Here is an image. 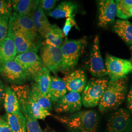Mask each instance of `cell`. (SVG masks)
I'll use <instances>...</instances> for the list:
<instances>
[{"label": "cell", "instance_id": "7402d4cb", "mask_svg": "<svg viewBox=\"0 0 132 132\" xmlns=\"http://www.w3.org/2000/svg\"><path fill=\"white\" fill-rule=\"evenodd\" d=\"M114 31L127 44H132V24L127 20H117Z\"/></svg>", "mask_w": 132, "mask_h": 132}, {"label": "cell", "instance_id": "8d00e7d4", "mask_svg": "<svg viewBox=\"0 0 132 132\" xmlns=\"http://www.w3.org/2000/svg\"><path fill=\"white\" fill-rule=\"evenodd\" d=\"M130 50H131V52H132V45L131 46V47H130Z\"/></svg>", "mask_w": 132, "mask_h": 132}, {"label": "cell", "instance_id": "603a6c76", "mask_svg": "<svg viewBox=\"0 0 132 132\" xmlns=\"http://www.w3.org/2000/svg\"><path fill=\"white\" fill-rule=\"evenodd\" d=\"M5 120L12 132H27L26 119L23 113H6Z\"/></svg>", "mask_w": 132, "mask_h": 132}, {"label": "cell", "instance_id": "8fae6325", "mask_svg": "<svg viewBox=\"0 0 132 132\" xmlns=\"http://www.w3.org/2000/svg\"><path fill=\"white\" fill-rule=\"evenodd\" d=\"M0 75L6 80L15 83H23L28 79L24 70L14 60L1 64Z\"/></svg>", "mask_w": 132, "mask_h": 132}, {"label": "cell", "instance_id": "6da1fadb", "mask_svg": "<svg viewBox=\"0 0 132 132\" xmlns=\"http://www.w3.org/2000/svg\"><path fill=\"white\" fill-rule=\"evenodd\" d=\"M126 77L116 81L110 80L99 104L101 113L115 110L125 99L127 88Z\"/></svg>", "mask_w": 132, "mask_h": 132}, {"label": "cell", "instance_id": "f546056e", "mask_svg": "<svg viewBox=\"0 0 132 132\" xmlns=\"http://www.w3.org/2000/svg\"><path fill=\"white\" fill-rule=\"evenodd\" d=\"M12 6L11 1L0 0V15L10 17Z\"/></svg>", "mask_w": 132, "mask_h": 132}, {"label": "cell", "instance_id": "52a82bcc", "mask_svg": "<svg viewBox=\"0 0 132 132\" xmlns=\"http://www.w3.org/2000/svg\"><path fill=\"white\" fill-rule=\"evenodd\" d=\"M105 65L111 80L116 81L126 77L132 71V66L129 60L120 59L107 54Z\"/></svg>", "mask_w": 132, "mask_h": 132}, {"label": "cell", "instance_id": "4fadbf2b", "mask_svg": "<svg viewBox=\"0 0 132 132\" xmlns=\"http://www.w3.org/2000/svg\"><path fill=\"white\" fill-rule=\"evenodd\" d=\"M7 36L13 41L18 54L31 51L37 52L41 46V43L35 42L17 31L9 29Z\"/></svg>", "mask_w": 132, "mask_h": 132}, {"label": "cell", "instance_id": "d590c367", "mask_svg": "<svg viewBox=\"0 0 132 132\" xmlns=\"http://www.w3.org/2000/svg\"><path fill=\"white\" fill-rule=\"evenodd\" d=\"M129 61L130 62V63H131V65H132V57L131 58V59H130Z\"/></svg>", "mask_w": 132, "mask_h": 132}, {"label": "cell", "instance_id": "5bb4252c", "mask_svg": "<svg viewBox=\"0 0 132 132\" xmlns=\"http://www.w3.org/2000/svg\"><path fill=\"white\" fill-rule=\"evenodd\" d=\"M130 114L124 109H120L112 113L107 123L109 132H125L129 125Z\"/></svg>", "mask_w": 132, "mask_h": 132}, {"label": "cell", "instance_id": "f1b7e54d", "mask_svg": "<svg viewBox=\"0 0 132 132\" xmlns=\"http://www.w3.org/2000/svg\"><path fill=\"white\" fill-rule=\"evenodd\" d=\"M10 17L0 15V43L8 35Z\"/></svg>", "mask_w": 132, "mask_h": 132}, {"label": "cell", "instance_id": "277c9868", "mask_svg": "<svg viewBox=\"0 0 132 132\" xmlns=\"http://www.w3.org/2000/svg\"><path fill=\"white\" fill-rule=\"evenodd\" d=\"M11 87L17 94L20 106L28 108L35 119H44L51 115L48 111L43 108L33 100L30 94V87L28 86L12 85Z\"/></svg>", "mask_w": 132, "mask_h": 132}, {"label": "cell", "instance_id": "ffe728a7", "mask_svg": "<svg viewBox=\"0 0 132 132\" xmlns=\"http://www.w3.org/2000/svg\"><path fill=\"white\" fill-rule=\"evenodd\" d=\"M33 22L39 34L45 38L50 31L51 24L50 23L41 6L39 5L33 16Z\"/></svg>", "mask_w": 132, "mask_h": 132}, {"label": "cell", "instance_id": "ba28073f", "mask_svg": "<svg viewBox=\"0 0 132 132\" xmlns=\"http://www.w3.org/2000/svg\"><path fill=\"white\" fill-rule=\"evenodd\" d=\"M14 61L22 68L28 79H33L35 75L44 67L40 57L37 52L33 51L18 54Z\"/></svg>", "mask_w": 132, "mask_h": 132}, {"label": "cell", "instance_id": "9c48e42d", "mask_svg": "<svg viewBox=\"0 0 132 132\" xmlns=\"http://www.w3.org/2000/svg\"><path fill=\"white\" fill-rule=\"evenodd\" d=\"M40 58L44 67L54 74L60 71L63 61L60 47L43 45L40 51Z\"/></svg>", "mask_w": 132, "mask_h": 132}, {"label": "cell", "instance_id": "d6a6232c", "mask_svg": "<svg viewBox=\"0 0 132 132\" xmlns=\"http://www.w3.org/2000/svg\"><path fill=\"white\" fill-rule=\"evenodd\" d=\"M0 132H12L5 119L0 117Z\"/></svg>", "mask_w": 132, "mask_h": 132}, {"label": "cell", "instance_id": "484cf974", "mask_svg": "<svg viewBox=\"0 0 132 132\" xmlns=\"http://www.w3.org/2000/svg\"><path fill=\"white\" fill-rule=\"evenodd\" d=\"M76 9L75 4L70 2H63L57 6L55 9L48 13V15L55 19L68 18L73 15Z\"/></svg>", "mask_w": 132, "mask_h": 132}, {"label": "cell", "instance_id": "d6986e66", "mask_svg": "<svg viewBox=\"0 0 132 132\" xmlns=\"http://www.w3.org/2000/svg\"><path fill=\"white\" fill-rule=\"evenodd\" d=\"M17 54L13 41L7 36L0 43V65L7 62L13 61Z\"/></svg>", "mask_w": 132, "mask_h": 132}, {"label": "cell", "instance_id": "4316f807", "mask_svg": "<svg viewBox=\"0 0 132 132\" xmlns=\"http://www.w3.org/2000/svg\"><path fill=\"white\" fill-rule=\"evenodd\" d=\"M30 94L33 100L43 108L47 110L49 112L52 110L51 100L49 96L43 94L34 83H32L30 87Z\"/></svg>", "mask_w": 132, "mask_h": 132}, {"label": "cell", "instance_id": "4dcf8cb0", "mask_svg": "<svg viewBox=\"0 0 132 132\" xmlns=\"http://www.w3.org/2000/svg\"><path fill=\"white\" fill-rule=\"evenodd\" d=\"M75 26H76V23L75 19V15L73 14L66 19L65 24L62 29L64 36L67 37L71 29Z\"/></svg>", "mask_w": 132, "mask_h": 132}, {"label": "cell", "instance_id": "74e56055", "mask_svg": "<svg viewBox=\"0 0 132 132\" xmlns=\"http://www.w3.org/2000/svg\"><path fill=\"white\" fill-rule=\"evenodd\" d=\"M131 15H132V9H131Z\"/></svg>", "mask_w": 132, "mask_h": 132}, {"label": "cell", "instance_id": "83f0119b", "mask_svg": "<svg viewBox=\"0 0 132 132\" xmlns=\"http://www.w3.org/2000/svg\"><path fill=\"white\" fill-rule=\"evenodd\" d=\"M115 2L118 17L126 20L132 16L131 10L132 8V0H117Z\"/></svg>", "mask_w": 132, "mask_h": 132}, {"label": "cell", "instance_id": "cb8c5ba5", "mask_svg": "<svg viewBox=\"0 0 132 132\" xmlns=\"http://www.w3.org/2000/svg\"><path fill=\"white\" fill-rule=\"evenodd\" d=\"M50 71L45 67L35 75L33 79L34 83L43 94L48 95V92L51 81Z\"/></svg>", "mask_w": 132, "mask_h": 132}, {"label": "cell", "instance_id": "30bf717a", "mask_svg": "<svg viewBox=\"0 0 132 132\" xmlns=\"http://www.w3.org/2000/svg\"><path fill=\"white\" fill-rule=\"evenodd\" d=\"M89 70L93 76L96 77L101 78L108 75L105 65L101 55L99 37L97 35L94 38L89 60Z\"/></svg>", "mask_w": 132, "mask_h": 132}, {"label": "cell", "instance_id": "e575fe53", "mask_svg": "<svg viewBox=\"0 0 132 132\" xmlns=\"http://www.w3.org/2000/svg\"><path fill=\"white\" fill-rule=\"evenodd\" d=\"M127 99L128 107L132 111V88L128 94Z\"/></svg>", "mask_w": 132, "mask_h": 132}, {"label": "cell", "instance_id": "e0dca14e", "mask_svg": "<svg viewBox=\"0 0 132 132\" xmlns=\"http://www.w3.org/2000/svg\"><path fill=\"white\" fill-rule=\"evenodd\" d=\"M39 1L14 0L11 1L14 12L20 16H34L39 5Z\"/></svg>", "mask_w": 132, "mask_h": 132}, {"label": "cell", "instance_id": "d4e9b609", "mask_svg": "<svg viewBox=\"0 0 132 132\" xmlns=\"http://www.w3.org/2000/svg\"><path fill=\"white\" fill-rule=\"evenodd\" d=\"M64 37L62 29L56 24H52L49 32L45 38L44 45L54 47H60L63 43Z\"/></svg>", "mask_w": 132, "mask_h": 132}, {"label": "cell", "instance_id": "5b68a950", "mask_svg": "<svg viewBox=\"0 0 132 132\" xmlns=\"http://www.w3.org/2000/svg\"><path fill=\"white\" fill-rule=\"evenodd\" d=\"M108 82L102 78L90 79L81 96L83 105L86 107H93L99 104Z\"/></svg>", "mask_w": 132, "mask_h": 132}, {"label": "cell", "instance_id": "9a60e30c", "mask_svg": "<svg viewBox=\"0 0 132 132\" xmlns=\"http://www.w3.org/2000/svg\"><path fill=\"white\" fill-rule=\"evenodd\" d=\"M99 27L106 28L114 21L117 11L115 1L113 0H101L99 2Z\"/></svg>", "mask_w": 132, "mask_h": 132}, {"label": "cell", "instance_id": "7a4b0ae2", "mask_svg": "<svg viewBox=\"0 0 132 132\" xmlns=\"http://www.w3.org/2000/svg\"><path fill=\"white\" fill-rule=\"evenodd\" d=\"M55 118L75 132H97L98 118L94 111H82L69 117Z\"/></svg>", "mask_w": 132, "mask_h": 132}, {"label": "cell", "instance_id": "7c38bea8", "mask_svg": "<svg viewBox=\"0 0 132 132\" xmlns=\"http://www.w3.org/2000/svg\"><path fill=\"white\" fill-rule=\"evenodd\" d=\"M82 104L80 94L69 92L57 102L54 109L58 113H73L79 111Z\"/></svg>", "mask_w": 132, "mask_h": 132}, {"label": "cell", "instance_id": "8992f818", "mask_svg": "<svg viewBox=\"0 0 132 132\" xmlns=\"http://www.w3.org/2000/svg\"><path fill=\"white\" fill-rule=\"evenodd\" d=\"M33 18V16H20L14 12L10 17L9 29L18 31L35 42L41 43Z\"/></svg>", "mask_w": 132, "mask_h": 132}, {"label": "cell", "instance_id": "2e32d148", "mask_svg": "<svg viewBox=\"0 0 132 132\" xmlns=\"http://www.w3.org/2000/svg\"><path fill=\"white\" fill-rule=\"evenodd\" d=\"M63 79L70 92L80 94L86 86V76L84 71L81 70H76L67 74Z\"/></svg>", "mask_w": 132, "mask_h": 132}, {"label": "cell", "instance_id": "3957f363", "mask_svg": "<svg viewBox=\"0 0 132 132\" xmlns=\"http://www.w3.org/2000/svg\"><path fill=\"white\" fill-rule=\"evenodd\" d=\"M86 41L83 38L78 40H69L66 38L60 47L63 56L60 71H69L77 65L84 48Z\"/></svg>", "mask_w": 132, "mask_h": 132}, {"label": "cell", "instance_id": "1f68e13d", "mask_svg": "<svg viewBox=\"0 0 132 132\" xmlns=\"http://www.w3.org/2000/svg\"><path fill=\"white\" fill-rule=\"evenodd\" d=\"M56 2L55 0H42L40 1L39 5L44 10L49 11L54 7Z\"/></svg>", "mask_w": 132, "mask_h": 132}, {"label": "cell", "instance_id": "ac0fdd59", "mask_svg": "<svg viewBox=\"0 0 132 132\" xmlns=\"http://www.w3.org/2000/svg\"><path fill=\"white\" fill-rule=\"evenodd\" d=\"M66 84L63 78L52 76L48 95L53 102L57 103L67 93Z\"/></svg>", "mask_w": 132, "mask_h": 132}, {"label": "cell", "instance_id": "836d02e7", "mask_svg": "<svg viewBox=\"0 0 132 132\" xmlns=\"http://www.w3.org/2000/svg\"><path fill=\"white\" fill-rule=\"evenodd\" d=\"M5 95V89L4 85L0 80V108L2 106L3 101H4Z\"/></svg>", "mask_w": 132, "mask_h": 132}, {"label": "cell", "instance_id": "44dd1931", "mask_svg": "<svg viewBox=\"0 0 132 132\" xmlns=\"http://www.w3.org/2000/svg\"><path fill=\"white\" fill-rule=\"evenodd\" d=\"M4 107L7 113H18L21 112L17 94L12 87L9 86L5 87Z\"/></svg>", "mask_w": 132, "mask_h": 132}]
</instances>
